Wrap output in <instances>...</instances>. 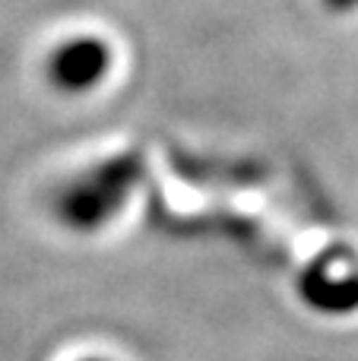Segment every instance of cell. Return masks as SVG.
Listing matches in <instances>:
<instances>
[{
  "label": "cell",
  "instance_id": "cell-2",
  "mask_svg": "<svg viewBox=\"0 0 358 361\" xmlns=\"http://www.w3.org/2000/svg\"><path fill=\"white\" fill-rule=\"evenodd\" d=\"M302 298L321 314H349L358 307V273L355 276H330L323 267H314L308 276H302Z\"/></svg>",
  "mask_w": 358,
  "mask_h": 361
},
{
  "label": "cell",
  "instance_id": "cell-3",
  "mask_svg": "<svg viewBox=\"0 0 358 361\" xmlns=\"http://www.w3.org/2000/svg\"><path fill=\"white\" fill-rule=\"evenodd\" d=\"M101 61H105V57H101ZM101 61H99V51H95L92 44H73V48L61 57L57 73H61L63 82H80L82 86V82H89V80L99 76Z\"/></svg>",
  "mask_w": 358,
  "mask_h": 361
},
{
  "label": "cell",
  "instance_id": "cell-4",
  "mask_svg": "<svg viewBox=\"0 0 358 361\" xmlns=\"http://www.w3.org/2000/svg\"><path fill=\"white\" fill-rule=\"evenodd\" d=\"M82 361H101V358H82Z\"/></svg>",
  "mask_w": 358,
  "mask_h": 361
},
{
  "label": "cell",
  "instance_id": "cell-1",
  "mask_svg": "<svg viewBox=\"0 0 358 361\" xmlns=\"http://www.w3.org/2000/svg\"><path fill=\"white\" fill-rule=\"evenodd\" d=\"M121 197H124V180L121 178H95L92 184H82L63 197L61 216L73 228H95L118 209Z\"/></svg>",
  "mask_w": 358,
  "mask_h": 361
}]
</instances>
